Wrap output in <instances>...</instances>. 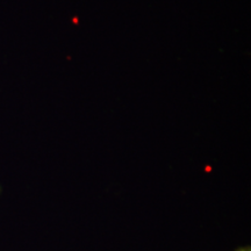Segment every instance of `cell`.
<instances>
[{
  "instance_id": "cell-1",
  "label": "cell",
  "mask_w": 251,
  "mask_h": 251,
  "mask_svg": "<svg viewBox=\"0 0 251 251\" xmlns=\"http://www.w3.org/2000/svg\"><path fill=\"white\" fill-rule=\"evenodd\" d=\"M236 251H251L250 247H243V248H238Z\"/></svg>"
}]
</instances>
